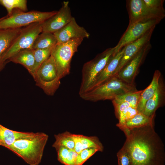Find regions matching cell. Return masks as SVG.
Wrapping results in <instances>:
<instances>
[{"label": "cell", "instance_id": "obj_6", "mask_svg": "<svg viewBox=\"0 0 165 165\" xmlns=\"http://www.w3.org/2000/svg\"><path fill=\"white\" fill-rule=\"evenodd\" d=\"M57 12V11L25 12L19 9H15L10 16H6L0 22V29L20 28L35 23H42Z\"/></svg>", "mask_w": 165, "mask_h": 165}, {"label": "cell", "instance_id": "obj_14", "mask_svg": "<svg viewBox=\"0 0 165 165\" xmlns=\"http://www.w3.org/2000/svg\"><path fill=\"white\" fill-rule=\"evenodd\" d=\"M57 43L67 42L76 38H88L90 34L82 27L79 25L73 17L63 28L53 33Z\"/></svg>", "mask_w": 165, "mask_h": 165}, {"label": "cell", "instance_id": "obj_30", "mask_svg": "<svg viewBox=\"0 0 165 165\" xmlns=\"http://www.w3.org/2000/svg\"><path fill=\"white\" fill-rule=\"evenodd\" d=\"M99 150L95 148H86L82 150L78 154L75 165H82L90 157Z\"/></svg>", "mask_w": 165, "mask_h": 165}, {"label": "cell", "instance_id": "obj_15", "mask_svg": "<svg viewBox=\"0 0 165 165\" xmlns=\"http://www.w3.org/2000/svg\"><path fill=\"white\" fill-rule=\"evenodd\" d=\"M124 49L125 47L115 55H112L111 56L104 68L96 78L90 90L101 85L113 76L123 56Z\"/></svg>", "mask_w": 165, "mask_h": 165}, {"label": "cell", "instance_id": "obj_9", "mask_svg": "<svg viewBox=\"0 0 165 165\" xmlns=\"http://www.w3.org/2000/svg\"><path fill=\"white\" fill-rule=\"evenodd\" d=\"M162 20L154 19L141 21L128 26L117 45L114 47L115 55L128 44L137 40L159 24Z\"/></svg>", "mask_w": 165, "mask_h": 165}, {"label": "cell", "instance_id": "obj_5", "mask_svg": "<svg viewBox=\"0 0 165 165\" xmlns=\"http://www.w3.org/2000/svg\"><path fill=\"white\" fill-rule=\"evenodd\" d=\"M83 40L82 38L73 39L57 43L53 48L51 55L54 59L60 79L69 74L72 59Z\"/></svg>", "mask_w": 165, "mask_h": 165}, {"label": "cell", "instance_id": "obj_28", "mask_svg": "<svg viewBox=\"0 0 165 165\" xmlns=\"http://www.w3.org/2000/svg\"><path fill=\"white\" fill-rule=\"evenodd\" d=\"M146 7L155 13L163 17L165 11L163 5V0H143Z\"/></svg>", "mask_w": 165, "mask_h": 165}, {"label": "cell", "instance_id": "obj_31", "mask_svg": "<svg viewBox=\"0 0 165 165\" xmlns=\"http://www.w3.org/2000/svg\"><path fill=\"white\" fill-rule=\"evenodd\" d=\"M118 165H131L130 156L127 152L121 148L117 152Z\"/></svg>", "mask_w": 165, "mask_h": 165}, {"label": "cell", "instance_id": "obj_11", "mask_svg": "<svg viewBox=\"0 0 165 165\" xmlns=\"http://www.w3.org/2000/svg\"><path fill=\"white\" fill-rule=\"evenodd\" d=\"M127 7L129 19L128 26L141 21L164 18L148 8L143 0H127Z\"/></svg>", "mask_w": 165, "mask_h": 165}, {"label": "cell", "instance_id": "obj_4", "mask_svg": "<svg viewBox=\"0 0 165 165\" xmlns=\"http://www.w3.org/2000/svg\"><path fill=\"white\" fill-rule=\"evenodd\" d=\"M114 49V47L108 48L84 64L82 69V80L79 92L80 96L91 88L96 78L113 55Z\"/></svg>", "mask_w": 165, "mask_h": 165}, {"label": "cell", "instance_id": "obj_10", "mask_svg": "<svg viewBox=\"0 0 165 165\" xmlns=\"http://www.w3.org/2000/svg\"><path fill=\"white\" fill-rule=\"evenodd\" d=\"M151 48L149 42L126 64L116 75L128 83L134 84V79L139 68Z\"/></svg>", "mask_w": 165, "mask_h": 165}, {"label": "cell", "instance_id": "obj_25", "mask_svg": "<svg viewBox=\"0 0 165 165\" xmlns=\"http://www.w3.org/2000/svg\"><path fill=\"white\" fill-rule=\"evenodd\" d=\"M72 133L68 131L54 135L55 141L52 146L55 148L64 147L71 149H74L75 143L71 136Z\"/></svg>", "mask_w": 165, "mask_h": 165}, {"label": "cell", "instance_id": "obj_32", "mask_svg": "<svg viewBox=\"0 0 165 165\" xmlns=\"http://www.w3.org/2000/svg\"><path fill=\"white\" fill-rule=\"evenodd\" d=\"M7 62H0V71L4 68Z\"/></svg>", "mask_w": 165, "mask_h": 165}, {"label": "cell", "instance_id": "obj_1", "mask_svg": "<svg viewBox=\"0 0 165 165\" xmlns=\"http://www.w3.org/2000/svg\"><path fill=\"white\" fill-rule=\"evenodd\" d=\"M154 126V123L139 128L120 129L126 138L122 148L130 156L131 165H164V145Z\"/></svg>", "mask_w": 165, "mask_h": 165}, {"label": "cell", "instance_id": "obj_33", "mask_svg": "<svg viewBox=\"0 0 165 165\" xmlns=\"http://www.w3.org/2000/svg\"><path fill=\"white\" fill-rule=\"evenodd\" d=\"M5 16H4V17H3L1 18H0V22L5 17Z\"/></svg>", "mask_w": 165, "mask_h": 165}, {"label": "cell", "instance_id": "obj_16", "mask_svg": "<svg viewBox=\"0 0 165 165\" xmlns=\"http://www.w3.org/2000/svg\"><path fill=\"white\" fill-rule=\"evenodd\" d=\"M165 99V87L161 79L159 85L153 96L146 103L142 113L149 117H154L156 111L164 104Z\"/></svg>", "mask_w": 165, "mask_h": 165}, {"label": "cell", "instance_id": "obj_23", "mask_svg": "<svg viewBox=\"0 0 165 165\" xmlns=\"http://www.w3.org/2000/svg\"><path fill=\"white\" fill-rule=\"evenodd\" d=\"M57 153L58 161L65 165H75L78 154L74 149H71L64 147L55 148Z\"/></svg>", "mask_w": 165, "mask_h": 165}, {"label": "cell", "instance_id": "obj_20", "mask_svg": "<svg viewBox=\"0 0 165 165\" xmlns=\"http://www.w3.org/2000/svg\"><path fill=\"white\" fill-rule=\"evenodd\" d=\"M34 133L12 130L0 124V145L7 148L17 139L30 136Z\"/></svg>", "mask_w": 165, "mask_h": 165}, {"label": "cell", "instance_id": "obj_29", "mask_svg": "<svg viewBox=\"0 0 165 165\" xmlns=\"http://www.w3.org/2000/svg\"><path fill=\"white\" fill-rule=\"evenodd\" d=\"M143 90L126 93L119 96L114 99L119 101L128 102L137 108L141 94Z\"/></svg>", "mask_w": 165, "mask_h": 165}, {"label": "cell", "instance_id": "obj_26", "mask_svg": "<svg viewBox=\"0 0 165 165\" xmlns=\"http://www.w3.org/2000/svg\"><path fill=\"white\" fill-rule=\"evenodd\" d=\"M53 48L33 50L34 65L31 75L33 78L36 72L40 65L50 56Z\"/></svg>", "mask_w": 165, "mask_h": 165}, {"label": "cell", "instance_id": "obj_13", "mask_svg": "<svg viewBox=\"0 0 165 165\" xmlns=\"http://www.w3.org/2000/svg\"><path fill=\"white\" fill-rule=\"evenodd\" d=\"M155 28H152L141 38L125 46L124 53L113 76L116 75L126 64L150 42Z\"/></svg>", "mask_w": 165, "mask_h": 165}, {"label": "cell", "instance_id": "obj_3", "mask_svg": "<svg viewBox=\"0 0 165 165\" xmlns=\"http://www.w3.org/2000/svg\"><path fill=\"white\" fill-rule=\"evenodd\" d=\"M137 91L134 84L128 83L114 75L80 97L84 100L93 102L112 100L119 96Z\"/></svg>", "mask_w": 165, "mask_h": 165}, {"label": "cell", "instance_id": "obj_22", "mask_svg": "<svg viewBox=\"0 0 165 165\" xmlns=\"http://www.w3.org/2000/svg\"><path fill=\"white\" fill-rule=\"evenodd\" d=\"M57 43V40L53 34L42 32L35 39L32 49L35 50L53 48Z\"/></svg>", "mask_w": 165, "mask_h": 165}, {"label": "cell", "instance_id": "obj_12", "mask_svg": "<svg viewBox=\"0 0 165 165\" xmlns=\"http://www.w3.org/2000/svg\"><path fill=\"white\" fill-rule=\"evenodd\" d=\"M72 17L69 2L64 1L56 14L42 23V32L53 34L67 24Z\"/></svg>", "mask_w": 165, "mask_h": 165}, {"label": "cell", "instance_id": "obj_18", "mask_svg": "<svg viewBox=\"0 0 165 165\" xmlns=\"http://www.w3.org/2000/svg\"><path fill=\"white\" fill-rule=\"evenodd\" d=\"M161 76L160 72L158 70H156L151 82L145 89L143 90L137 106V109L139 112L143 113L146 103L153 96L158 88Z\"/></svg>", "mask_w": 165, "mask_h": 165}, {"label": "cell", "instance_id": "obj_24", "mask_svg": "<svg viewBox=\"0 0 165 165\" xmlns=\"http://www.w3.org/2000/svg\"><path fill=\"white\" fill-rule=\"evenodd\" d=\"M154 117H149L142 113L138 112L132 118L127 121L124 125L119 128L129 129L139 128L154 123Z\"/></svg>", "mask_w": 165, "mask_h": 165}, {"label": "cell", "instance_id": "obj_17", "mask_svg": "<svg viewBox=\"0 0 165 165\" xmlns=\"http://www.w3.org/2000/svg\"><path fill=\"white\" fill-rule=\"evenodd\" d=\"M75 143L74 150L78 154L83 149L95 148L102 152L103 147L98 138L96 136H87L81 134H71Z\"/></svg>", "mask_w": 165, "mask_h": 165}, {"label": "cell", "instance_id": "obj_2", "mask_svg": "<svg viewBox=\"0 0 165 165\" xmlns=\"http://www.w3.org/2000/svg\"><path fill=\"white\" fill-rule=\"evenodd\" d=\"M49 136L43 132L18 139L7 148L29 165H38L43 156Z\"/></svg>", "mask_w": 165, "mask_h": 165}, {"label": "cell", "instance_id": "obj_21", "mask_svg": "<svg viewBox=\"0 0 165 165\" xmlns=\"http://www.w3.org/2000/svg\"><path fill=\"white\" fill-rule=\"evenodd\" d=\"M22 28L0 29V62L2 57L18 35Z\"/></svg>", "mask_w": 165, "mask_h": 165}, {"label": "cell", "instance_id": "obj_19", "mask_svg": "<svg viewBox=\"0 0 165 165\" xmlns=\"http://www.w3.org/2000/svg\"><path fill=\"white\" fill-rule=\"evenodd\" d=\"M9 61L21 64L31 74L35 62L33 50L31 49L20 50L12 56L8 62Z\"/></svg>", "mask_w": 165, "mask_h": 165}, {"label": "cell", "instance_id": "obj_7", "mask_svg": "<svg viewBox=\"0 0 165 165\" xmlns=\"http://www.w3.org/2000/svg\"><path fill=\"white\" fill-rule=\"evenodd\" d=\"M36 85L47 95H54L60 84L55 63L51 55L39 67L34 78Z\"/></svg>", "mask_w": 165, "mask_h": 165}, {"label": "cell", "instance_id": "obj_27", "mask_svg": "<svg viewBox=\"0 0 165 165\" xmlns=\"http://www.w3.org/2000/svg\"><path fill=\"white\" fill-rule=\"evenodd\" d=\"M27 0H0V4L7 10L8 16H10L15 9H19L25 12L27 11Z\"/></svg>", "mask_w": 165, "mask_h": 165}, {"label": "cell", "instance_id": "obj_8", "mask_svg": "<svg viewBox=\"0 0 165 165\" xmlns=\"http://www.w3.org/2000/svg\"><path fill=\"white\" fill-rule=\"evenodd\" d=\"M42 23H35L22 28L18 35L2 57L0 62H8L12 56L20 50L32 49L35 39L42 32Z\"/></svg>", "mask_w": 165, "mask_h": 165}]
</instances>
